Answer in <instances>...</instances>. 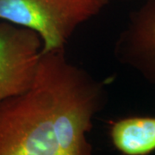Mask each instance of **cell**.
I'll return each instance as SVG.
<instances>
[{"label": "cell", "instance_id": "6da1fadb", "mask_svg": "<svg viewBox=\"0 0 155 155\" xmlns=\"http://www.w3.org/2000/svg\"><path fill=\"white\" fill-rule=\"evenodd\" d=\"M105 98L65 48L41 53L29 88L0 103V155L91 154L87 134Z\"/></svg>", "mask_w": 155, "mask_h": 155}, {"label": "cell", "instance_id": "7a4b0ae2", "mask_svg": "<svg viewBox=\"0 0 155 155\" xmlns=\"http://www.w3.org/2000/svg\"><path fill=\"white\" fill-rule=\"evenodd\" d=\"M108 4L109 0H0V21L35 31L45 53L65 48L75 29Z\"/></svg>", "mask_w": 155, "mask_h": 155}, {"label": "cell", "instance_id": "3957f363", "mask_svg": "<svg viewBox=\"0 0 155 155\" xmlns=\"http://www.w3.org/2000/svg\"><path fill=\"white\" fill-rule=\"evenodd\" d=\"M42 48L35 31L0 21V103L29 88Z\"/></svg>", "mask_w": 155, "mask_h": 155}, {"label": "cell", "instance_id": "277c9868", "mask_svg": "<svg viewBox=\"0 0 155 155\" xmlns=\"http://www.w3.org/2000/svg\"><path fill=\"white\" fill-rule=\"evenodd\" d=\"M114 55L155 84V0H146L129 15L114 46Z\"/></svg>", "mask_w": 155, "mask_h": 155}, {"label": "cell", "instance_id": "5b68a950", "mask_svg": "<svg viewBox=\"0 0 155 155\" xmlns=\"http://www.w3.org/2000/svg\"><path fill=\"white\" fill-rule=\"evenodd\" d=\"M110 137L115 147L123 154H149L155 151V117L121 119L112 124Z\"/></svg>", "mask_w": 155, "mask_h": 155}, {"label": "cell", "instance_id": "8992f818", "mask_svg": "<svg viewBox=\"0 0 155 155\" xmlns=\"http://www.w3.org/2000/svg\"><path fill=\"white\" fill-rule=\"evenodd\" d=\"M125 1H130V0H125Z\"/></svg>", "mask_w": 155, "mask_h": 155}]
</instances>
